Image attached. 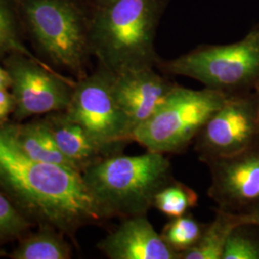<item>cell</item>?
<instances>
[{"instance_id":"cell-1","label":"cell","mask_w":259,"mask_h":259,"mask_svg":"<svg viewBox=\"0 0 259 259\" xmlns=\"http://www.w3.org/2000/svg\"><path fill=\"white\" fill-rule=\"evenodd\" d=\"M0 190L30 221L69 236L104 220L81 172L30 158L4 123H0Z\"/></svg>"},{"instance_id":"cell-2","label":"cell","mask_w":259,"mask_h":259,"mask_svg":"<svg viewBox=\"0 0 259 259\" xmlns=\"http://www.w3.org/2000/svg\"><path fill=\"white\" fill-rule=\"evenodd\" d=\"M163 0H112L91 11L90 46L98 64L111 72L156 66L155 39Z\"/></svg>"},{"instance_id":"cell-3","label":"cell","mask_w":259,"mask_h":259,"mask_svg":"<svg viewBox=\"0 0 259 259\" xmlns=\"http://www.w3.org/2000/svg\"><path fill=\"white\" fill-rule=\"evenodd\" d=\"M82 175L104 219L147 215L157 192L174 179L169 158L148 150L102 157Z\"/></svg>"},{"instance_id":"cell-4","label":"cell","mask_w":259,"mask_h":259,"mask_svg":"<svg viewBox=\"0 0 259 259\" xmlns=\"http://www.w3.org/2000/svg\"><path fill=\"white\" fill-rule=\"evenodd\" d=\"M25 37L47 65L85 76L91 13L83 0H15Z\"/></svg>"},{"instance_id":"cell-5","label":"cell","mask_w":259,"mask_h":259,"mask_svg":"<svg viewBox=\"0 0 259 259\" xmlns=\"http://www.w3.org/2000/svg\"><path fill=\"white\" fill-rule=\"evenodd\" d=\"M157 65L207 89L228 94L250 92L259 79V24L236 42L199 47Z\"/></svg>"},{"instance_id":"cell-6","label":"cell","mask_w":259,"mask_h":259,"mask_svg":"<svg viewBox=\"0 0 259 259\" xmlns=\"http://www.w3.org/2000/svg\"><path fill=\"white\" fill-rule=\"evenodd\" d=\"M228 93L204 88L191 90L177 84L149 119L133 133V141L160 154L185 151L206 121L222 105Z\"/></svg>"},{"instance_id":"cell-7","label":"cell","mask_w":259,"mask_h":259,"mask_svg":"<svg viewBox=\"0 0 259 259\" xmlns=\"http://www.w3.org/2000/svg\"><path fill=\"white\" fill-rule=\"evenodd\" d=\"M66 114L82 125L107 156L133 141V128L112 89V72L98 66L75 83Z\"/></svg>"},{"instance_id":"cell-8","label":"cell","mask_w":259,"mask_h":259,"mask_svg":"<svg viewBox=\"0 0 259 259\" xmlns=\"http://www.w3.org/2000/svg\"><path fill=\"white\" fill-rule=\"evenodd\" d=\"M3 65L11 78L15 119L66 110L76 82L60 74L47 63L21 53L5 57Z\"/></svg>"},{"instance_id":"cell-9","label":"cell","mask_w":259,"mask_h":259,"mask_svg":"<svg viewBox=\"0 0 259 259\" xmlns=\"http://www.w3.org/2000/svg\"><path fill=\"white\" fill-rule=\"evenodd\" d=\"M194 141L195 151L204 163L238 154L257 143L258 107L255 93L228 94Z\"/></svg>"},{"instance_id":"cell-10","label":"cell","mask_w":259,"mask_h":259,"mask_svg":"<svg viewBox=\"0 0 259 259\" xmlns=\"http://www.w3.org/2000/svg\"><path fill=\"white\" fill-rule=\"evenodd\" d=\"M204 163L211 175L207 195L217 208L242 213L258 206L259 141L238 154Z\"/></svg>"},{"instance_id":"cell-11","label":"cell","mask_w":259,"mask_h":259,"mask_svg":"<svg viewBox=\"0 0 259 259\" xmlns=\"http://www.w3.org/2000/svg\"><path fill=\"white\" fill-rule=\"evenodd\" d=\"M177 83L158 74L155 66H139L112 72V89L133 133L165 102Z\"/></svg>"},{"instance_id":"cell-12","label":"cell","mask_w":259,"mask_h":259,"mask_svg":"<svg viewBox=\"0 0 259 259\" xmlns=\"http://www.w3.org/2000/svg\"><path fill=\"white\" fill-rule=\"evenodd\" d=\"M97 247L110 259H180L155 230L147 215L124 218Z\"/></svg>"},{"instance_id":"cell-13","label":"cell","mask_w":259,"mask_h":259,"mask_svg":"<svg viewBox=\"0 0 259 259\" xmlns=\"http://www.w3.org/2000/svg\"><path fill=\"white\" fill-rule=\"evenodd\" d=\"M42 120L57 146L81 173L93 162L108 157L83 126L70 118L65 111L46 114Z\"/></svg>"},{"instance_id":"cell-14","label":"cell","mask_w":259,"mask_h":259,"mask_svg":"<svg viewBox=\"0 0 259 259\" xmlns=\"http://www.w3.org/2000/svg\"><path fill=\"white\" fill-rule=\"evenodd\" d=\"M10 137L26 156L45 163L68 167L80 172L56 144L42 119L17 124L3 122Z\"/></svg>"},{"instance_id":"cell-15","label":"cell","mask_w":259,"mask_h":259,"mask_svg":"<svg viewBox=\"0 0 259 259\" xmlns=\"http://www.w3.org/2000/svg\"><path fill=\"white\" fill-rule=\"evenodd\" d=\"M71 248L64 238V233L49 226H40L35 233L21 239L12 251L13 259H69Z\"/></svg>"},{"instance_id":"cell-16","label":"cell","mask_w":259,"mask_h":259,"mask_svg":"<svg viewBox=\"0 0 259 259\" xmlns=\"http://www.w3.org/2000/svg\"><path fill=\"white\" fill-rule=\"evenodd\" d=\"M238 226L234 213L217 208L214 219L205 225L201 239L181 253L180 259H222L227 240Z\"/></svg>"},{"instance_id":"cell-17","label":"cell","mask_w":259,"mask_h":259,"mask_svg":"<svg viewBox=\"0 0 259 259\" xmlns=\"http://www.w3.org/2000/svg\"><path fill=\"white\" fill-rule=\"evenodd\" d=\"M15 0H0V59L21 53L44 62L28 48ZM46 63V62H44Z\"/></svg>"},{"instance_id":"cell-18","label":"cell","mask_w":259,"mask_h":259,"mask_svg":"<svg viewBox=\"0 0 259 259\" xmlns=\"http://www.w3.org/2000/svg\"><path fill=\"white\" fill-rule=\"evenodd\" d=\"M198 203L199 197L193 188L173 179L155 196L153 208L172 219L190 212Z\"/></svg>"},{"instance_id":"cell-19","label":"cell","mask_w":259,"mask_h":259,"mask_svg":"<svg viewBox=\"0 0 259 259\" xmlns=\"http://www.w3.org/2000/svg\"><path fill=\"white\" fill-rule=\"evenodd\" d=\"M205 225L199 222L191 213L172 218L165 224L160 235L167 246L180 254L190 250L201 239Z\"/></svg>"},{"instance_id":"cell-20","label":"cell","mask_w":259,"mask_h":259,"mask_svg":"<svg viewBox=\"0 0 259 259\" xmlns=\"http://www.w3.org/2000/svg\"><path fill=\"white\" fill-rule=\"evenodd\" d=\"M32 223L0 190V244L20 237Z\"/></svg>"},{"instance_id":"cell-21","label":"cell","mask_w":259,"mask_h":259,"mask_svg":"<svg viewBox=\"0 0 259 259\" xmlns=\"http://www.w3.org/2000/svg\"><path fill=\"white\" fill-rule=\"evenodd\" d=\"M222 259H259V237L248 232L245 225L236 227L227 240Z\"/></svg>"},{"instance_id":"cell-22","label":"cell","mask_w":259,"mask_h":259,"mask_svg":"<svg viewBox=\"0 0 259 259\" xmlns=\"http://www.w3.org/2000/svg\"><path fill=\"white\" fill-rule=\"evenodd\" d=\"M10 89H0V123L6 122L15 108L14 97Z\"/></svg>"},{"instance_id":"cell-23","label":"cell","mask_w":259,"mask_h":259,"mask_svg":"<svg viewBox=\"0 0 259 259\" xmlns=\"http://www.w3.org/2000/svg\"><path fill=\"white\" fill-rule=\"evenodd\" d=\"M234 216L239 226L247 225L259 227V205L247 212L234 213Z\"/></svg>"},{"instance_id":"cell-24","label":"cell","mask_w":259,"mask_h":259,"mask_svg":"<svg viewBox=\"0 0 259 259\" xmlns=\"http://www.w3.org/2000/svg\"><path fill=\"white\" fill-rule=\"evenodd\" d=\"M11 88V78L9 73L4 67V65L0 64V89H10Z\"/></svg>"},{"instance_id":"cell-25","label":"cell","mask_w":259,"mask_h":259,"mask_svg":"<svg viewBox=\"0 0 259 259\" xmlns=\"http://www.w3.org/2000/svg\"><path fill=\"white\" fill-rule=\"evenodd\" d=\"M83 1L88 7H90V9L92 11V10L100 8L102 6L109 4L112 0H83Z\"/></svg>"},{"instance_id":"cell-26","label":"cell","mask_w":259,"mask_h":259,"mask_svg":"<svg viewBox=\"0 0 259 259\" xmlns=\"http://www.w3.org/2000/svg\"><path fill=\"white\" fill-rule=\"evenodd\" d=\"M253 90H254V93H255V95H256V97H257V107H258V122H259V79L258 81L256 82V83L254 84V87H253Z\"/></svg>"},{"instance_id":"cell-27","label":"cell","mask_w":259,"mask_h":259,"mask_svg":"<svg viewBox=\"0 0 259 259\" xmlns=\"http://www.w3.org/2000/svg\"><path fill=\"white\" fill-rule=\"evenodd\" d=\"M4 255H6L5 251H4V250H0V257H2V256H4Z\"/></svg>"}]
</instances>
